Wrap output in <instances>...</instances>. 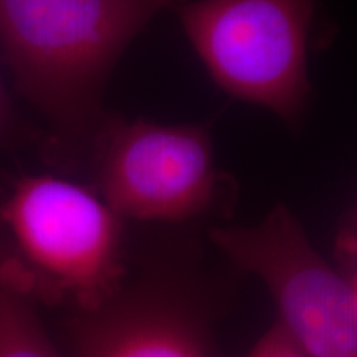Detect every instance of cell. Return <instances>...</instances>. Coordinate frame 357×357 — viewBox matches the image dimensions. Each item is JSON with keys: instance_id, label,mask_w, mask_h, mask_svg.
Wrapping results in <instances>:
<instances>
[{"instance_id": "6da1fadb", "label": "cell", "mask_w": 357, "mask_h": 357, "mask_svg": "<svg viewBox=\"0 0 357 357\" xmlns=\"http://www.w3.org/2000/svg\"><path fill=\"white\" fill-rule=\"evenodd\" d=\"M190 0H0V43L17 84L61 139L91 142L111 70L158 13Z\"/></svg>"}, {"instance_id": "7a4b0ae2", "label": "cell", "mask_w": 357, "mask_h": 357, "mask_svg": "<svg viewBox=\"0 0 357 357\" xmlns=\"http://www.w3.org/2000/svg\"><path fill=\"white\" fill-rule=\"evenodd\" d=\"M2 220L43 305L93 311L123 288L124 218L96 190L55 176H25L3 197Z\"/></svg>"}, {"instance_id": "3957f363", "label": "cell", "mask_w": 357, "mask_h": 357, "mask_svg": "<svg viewBox=\"0 0 357 357\" xmlns=\"http://www.w3.org/2000/svg\"><path fill=\"white\" fill-rule=\"evenodd\" d=\"M176 12L223 91L289 124L300 121L311 96L307 30L314 0H190Z\"/></svg>"}, {"instance_id": "277c9868", "label": "cell", "mask_w": 357, "mask_h": 357, "mask_svg": "<svg viewBox=\"0 0 357 357\" xmlns=\"http://www.w3.org/2000/svg\"><path fill=\"white\" fill-rule=\"evenodd\" d=\"M212 240L266 284L278 323L307 357H357L354 284L319 255L284 205L255 227L215 229Z\"/></svg>"}, {"instance_id": "5b68a950", "label": "cell", "mask_w": 357, "mask_h": 357, "mask_svg": "<svg viewBox=\"0 0 357 357\" xmlns=\"http://www.w3.org/2000/svg\"><path fill=\"white\" fill-rule=\"evenodd\" d=\"M91 144L95 190L121 218L182 222L215 200L218 172L205 126L106 118Z\"/></svg>"}, {"instance_id": "8992f818", "label": "cell", "mask_w": 357, "mask_h": 357, "mask_svg": "<svg viewBox=\"0 0 357 357\" xmlns=\"http://www.w3.org/2000/svg\"><path fill=\"white\" fill-rule=\"evenodd\" d=\"M71 357H207L194 328L172 311L123 294L68 324Z\"/></svg>"}, {"instance_id": "52a82bcc", "label": "cell", "mask_w": 357, "mask_h": 357, "mask_svg": "<svg viewBox=\"0 0 357 357\" xmlns=\"http://www.w3.org/2000/svg\"><path fill=\"white\" fill-rule=\"evenodd\" d=\"M38 298L6 230L0 231V357H63L38 312Z\"/></svg>"}, {"instance_id": "ba28073f", "label": "cell", "mask_w": 357, "mask_h": 357, "mask_svg": "<svg viewBox=\"0 0 357 357\" xmlns=\"http://www.w3.org/2000/svg\"><path fill=\"white\" fill-rule=\"evenodd\" d=\"M247 357H307V354L296 344L283 326L275 323L258 339Z\"/></svg>"}, {"instance_id": "9c48e42d", "label": "cell", "mask_w": 357, "mask_h": 357, "mask_svg": "<svg viewBox=\"0 0 357 357\" xmlns=\"http://www.w3.org/2000/svg\"><path fill=\"white\" fill-rule=\"evenodd\" d=\"M13 137V111L8 96L0 82V146L12 141Z\"/></svg>"}, {"instance_id": "30bf717a", "label": "cell", "mask_w": 357, "mask_h": 357, "mask_svg": "<svg viewBox=\"0 0 357 357\" xmlns=\"http://www.w3.org/2000/svg\"><path fill=\"white\" fill-rule=\"evenodd\" d=\"M2 202H3V197H0V231L3 230V220H2Z\"/></svg>"}, {"instance_id": "8fae6325", "label": "cell", "mask_w": 357, "mask_h": 357, "mask_svg": "<svg viewBox=\"0 0 357 357\" xmlns=\"http://www.w3.org/2000/svg\"><path fill=\"white\" fill-rule=\"evenodd\" d=\"M354 284V289H356V293H357V280H356V283H352Z\"/></svg>"}]
</instances>
